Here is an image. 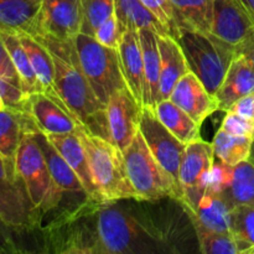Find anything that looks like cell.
Returning <instances> with one entry per match:
<instances>
[{"instance_id":"cell-1","label":"cell","mask_w":254,"mask_h":254,"mask_svg":"<svg viewBox=\"0 0 254 254\" xmlns=\"http://www.w3.org/2000/svg\"><path fill=\"white\" fill-rule=\"evenodd\" d=\"M35 36L46 45L52 55L56 89L67 109L88 133L109 140L106 106L97 98L82 71L74 39L62 41L47 35Z\"/></svg>"},{"instance_id":"cell-2","label":"cell","mask_w":254,"mask_h":254,"mask_svg":"<svg viewBox=\"0 0 254 254\" xmlns=\"http://www.w3.org/2000/svg\"><path fill=\"white\" fill-rule=\"evenodd\" d=\"M88 159L89 170L102 203L121 200H136L134 189L127 175L123 153L113 143L102 136L78 131Z\"/></svg>"},{"instance_id":"cell-3","label":"cell","mask_w":254,"mask_h":254,"mask_svg":"<svg viewBox=\"0 0 254 254\" xmlns=\"http://www.w3.org/2000/svg\"><path fill=\"white\" fill-rule=\"evenodd\" d=\"M101 203L96 212V231L99 251L106 254H133L161 252L160 238L139 222L134 216Z\"/></svg>"},{"instance_id":"cell-4","label":"cell","mask_w":254,"mask_h":254,"mask_svg":"<svg viewBox=\"0 0 254 254\" xmlns=\"http://www.w3.org/2000/svg\"><path fill=\"white\" fill-rule=\"evenodd\" d=\"M179 45L190 71L197 76L208 92L216 96L228 68L237 57V49L211 32L179 29Z\"/></svg>"},{"instance_id":"cell-5","label":"cell","mask_w":254,"mask_h":254,"mask_svg":"<svg viewBox=\"0 0 254 254\" xmlns=\"http://www.w3.org/2000/svg\"><path fill=\"white\" fill-rule=\"evenodd\" d=\"M15 170L41 226L44 218L59 208L67 192L55 185L44 154L31 131H25L22 135L15 158Z\"/></svg>"},{"instance_id":"cell-6","label":"cell","mask_w":254,"mask_h":254,"mask_svg":"<svg viewBox=\"0 0 254 254\" xmlns=\"http://www.w3.org/2000/svg\"><path fill=\"white\" fill-rule=\"evenodd\" d=\"M127 175L138 201H158L170 197L180 201L174 181L151 154L140 131L130 145L122 151Z\"/></svg>"},{"instance_id":"cell-7","label":"cell","mask_w":254,"mask_h":254,"mask_svg":"<svg viewBox=\"0 0 254 254\" xmlns=\"http://www.w3.org/2000/svg\"><path fill=\"white\" fill-rule=\"evenodd\" d=\"M79 64L97 98L103 106L117 91L128 88L119 60V52L99 44L94 37L79 32L74 37Z\"/></svg>"},{"instance_id":"cell-8","label":"cell","mask_w":254,"mask_h":254,"mask_svg":"<svg viewBox=\"0 0 254 254\" xmlns=\"http://www.w3.org/2000/svg\"><path fill=\"white\" fill-rule=\"evenodd\" d=\"M215 161L212 143L203 139L188 144L180 166V186L185 212H192L198 207L201 198L207 191L208 176Z\"/></svg>"},{"instance_id":"cell-9","label":"cell","mask_w":254,"mask_h":254,"mask_svg":"<svg viewBox=\"0 0 254 254\" xmlns=\"http://www.w3.org/2000/svg\"><path fill=\"white\" fill-rule=\"evenodd\" d=\"M139 131L148 144L154 158L163 166L164 170L174 181V185L180 195L179 203H181L183 202V191H181L179 174H180V166L184 153H185L186 144H184L175 135H173L159 121L156 114L148 108H143V112H141Z\"/></svg>"},{"instance_id":"cell-10","label":"cell","mask_w":254,"mask_h":254,"mask_svg":"<svg viewBox=\"0 0 254 254\" xmlns=\"http://www.w3.org/2000/svg\"><path fill=\"white\" fill-rule=\"evenodd\" d=\"M0 217L10 227L32 231L40 228V218L29 200L15 168L0 155Z\"/></svg>"},{"instance_id":"cell-11","label":"cell","mask_w":254,"mask_h":254,"mask_svg":"<svg viewBox=\"0 0 254 254\" xmlns=\"http://www.w3.org/2000/svg\"><path fill=\"white\" fill-rule=\"evenodd\" d=\"M143 107L128 88L117 91L106 104L109 141L122 151L126 150L139 131Z\"/></svg>"},{"instance_id":"cell-12","label":"cell","mask_w":254,"mask_h":254,"mask_svg":"<svg viewBox=\"0 0 254 254\" xmlns=\"http://www.w3.org/2000/svg\"><path fill=\"white\" fill-rule=\"evenodd\" d=\"M254 32V14L242 0H213L211 34L238 47Z\"/></svg>"},{"instance_id":"cell-13","label":"cell","mask_w":254,"mask_h":254,"mask_svg":"<svg viewBox=\"0 0 254 254\" xmlns=\"http://www.w3.org/2000/svg\"><path fill=\"white\" fill-rule=\"evenodd\" d=\"M81 26L82 0H42L35 35L69 41L81 32Z\"/></svg>"},{"instance_id":"cell-14","label":"cell","mask_w":254,"mask_h":254,"mask_svg":"<svg viewBox=\"0 0 254 254\" xmlns=\"http://www.w3.org/2000/svg\"><path fill=\"white\" fill-rule=\"evenodd\" d=\"M27 113L45 135L78 133L84 127L69 113L68 109L60 106L44 92L29 94Z\"/></svg>"},{"instance_id":"cell-15","label":"cell","mask_w":254,"mask_h":254,"mask_svg":"<svg viewBox=\"0 0 254 254\" xmlns=\"http://www.w3.org/2000/svg\"><path fill=\"white\" fill-rule=\"evenodd\" d=\"M169 99L200 126H202L207 117L218 111L216 97L206 89L202 82L191 71L176 83Z\"/></svg>"},{"instance_id":"cell-16","label":"cell","mask_w":254,"mask_h":254,"mask_svg":"<svg viewBox=\"0 0 254 254\" xmlns=\"http://www.w3.org/2000/svg\"><path fill=\"white\" fill-rule=\"evenodd\" d=\"M122 72L128 89L135 101L143 107L144 62L140 36L138 30H127L122 34L118 47Z\"/></svg>"},{"instance_id":"cell-17","label":"cell","mask_w":254,"mask_h":254,"mask_svg":"<svg viewBox=\"0 0 254 254\" xmlns=\"http://www.w3.org/2000/svg\"><path fill=\"white\" fill-rule=\"evenodd\" d=\"M159 51H160V88L159 102L170 98L174 87L190 72L186 57L178 40L170 35H158Z\"/></svg>"},{"instance_id":"cell-18","label":"cell","mask_w":254,"mask_h":254,"mask_svg":"<svg viewBox=\"0 0 254 254\" xmlns=\"http://www.w3.org/2000/svg\"><path fill=\"white\" fill-rule=\"evenodd\" d=\"M254 93V67L242 55H237L216 93L218 111L227 112L243 97Z\"/></svg>"},{"instance_id":"cell-19","label":"cell","mask_w":254,"mask_h":254,"mask_svg":"<svg viewBox=\"0 0 254 254\" xmlns=\"http://www.w3.org/2000/svg\"><path fill=\"white\" fill-rule=\"evenodd\" d=\"M49 140L55 145V148L60 151L64 160L73 169L76 175L81 180L87 195L94 202L102 203L97 191L94 181L92 179L91 170H89L88 159H87L86 150L82 144L78 133L61 134V135H47Z\"/></svg>"},{"instance_id":"cell-20","label":"cell","mask_w":254,"mask_h":254,"mask_svg":"<svg viewBox=\"0 0 254 254\" xmlns=\"http://www.w3.org/2000/svg\"><path fill=\"white\" fill-rule=\"evenodd\" d=\"M17 35H19V39L21 41L22 46L26 50V54L29 56L30 62H31L35 74H36L40 83H41L44 93H46L56 103H59L60 106L64 107L67 109V107L64 106V102L60 98L59 92L56 89L54 59H52V55L50 54L46 45L42 41H40L36 36L27 34V32H17Z\"/></svg>"},{"instance_id":"cell-21","label":"cell","mask_w":254,"mask_h":254,"mask_svg":"<svg viewBox=\"0 0 254 254\" xmlns=\"http://www.w3.org/2000/svg\"><path fill=\"white\" fill-rule=\"evenodd\" d=\"M144 62V102L143 108L154 112L159 103L160 88V51L158 34L151 30H139Z\"/></svg>"},{"instance_id":"cell-22","label":"cell","mask_w":254,"mask_h":254,"mask_svg":"<svg viewBox=\"0 0 254 254\" xmlns=\"http://www.w3.org/2000/svg\"><path fill=\"white\" fill-rule=\"evenodd\" d=\"M25 131H40L29 113L1 109L0 111V155L15 168V158Z\"/></svg>"},{"instance_id":"cell-23","label":"cell","mask_w":254,"mask_h":254,"mask_svg":"<svg viewBox=\"0 0 254 254\" xmlns=\"http://www.w3.org/2000/svg\"><path fill=\"white\" fill-rule=\"evenodd\" d=\"M41 2L42 0H0V30L35 35Z\"/></svg>"},{"instance_id":"cell-24","label":"cell","mask_w":254,"mask_h":254,"mask_svg":"<svg viewBox=\"0 0 254 254\" xmlns=\"http://www.w3.org/2000/svg\"><path fill=\"white\" fill-rule=\"evenodd\" d=\"M34 136L44 154L55 185L67 193H87L73 169L67 164L64 156L49 140L47 135L41 131H35Z\"/></svg>"},{"instance_id":"cell-25","label":"cell","mask_w":254,"mask_h":254,"mask_svg":"<svg viewBox=\"0 0 254 254\" xmlns=\"http://www.w3.org/2000/svg\"><path fill=\"white\" fill-rule=\"evenodd\" d=\"M114 14L122 32L148 29L163 36L170 35L163 22L141 0H114Z\"/></svg>"},{"instance_id":"cell-26","label":"cell","mask_w":254,"mask_h":254,"mask_svg":"<svg viewBox=\"0 0 254 254\" xmlns=\"http://www.w3.org/2000/svg\"><path fill=\"white\" fill-rule=\"evenodd\" d=\"M232 208L218 196L206 192L198 207L192 212H186L195 230L212 232H230Z\"/></svg>"},{"instance_id":"cell-27","label":"cell","mask_w":254,"mask_h":254,"mask_svg":"<svg viewBox=\"0 0 254 254\" xmlns=\"http://www.w3.org/2000/svg\"><path fill=\"white\" fill-rule=\"evenodd\" d=\"M154 113L164 127L186 145L202 139L200 135V124L196 123L186 112L170 99L159 102L154 109Z\"/></svg>"},{"instance_id":"cell-28","label":"cell","mask_w":254,"mask_h":254,"mask_svg":"<svg viewBox=\"0 0 254 254\" xmlns=\"http://www.w3.org/2000/svg\"><path fill=\"white\" fill-rule=\"evenodd\" d=\"M170 1L173 4L178 29L211 32L213 0H170Z\"/></svg>"},{"instance_id":"cell-29","label":"cell","mask_w":254,"mask_h":254,"mask_svg":"<svg viewBox=\"0 0 254 254\" xmlns=\"http://www.w3.org/2000/svg\"><path fill=\"white\" fill-rule=\"evenodd\" d=\"M218 197L231 208L237 206H254V165L245 160L233 165L232 179Z\"/></svg>"},{"instance_id":"cell-30","label":"cell","mask_w":254,"mask_h":254,"mask_svg":"<svg viewBox=\"0 0 254 254\" xmlns=\"http://www.w3.org/2000/svg\"><path fill=\"white\" fill-rule=\"evenodd\" d=\"M0 36H1L5 46H6L10 59H11L15 69L19 74L21 87L25 93L32 94L36 93V92H44L41 83H40L39 78L36 77L34 68H32L26 50L24 49L21 41H20L17 32L0 30Z\"/></svg>"},{"instance_id":"cell-31","label":"cell","mask_w":254,"mask_h":254,"mask_svg":"<svg viewBox=\"0 0 254 254\" xmlns=\"http://www.w3.org/2000/svg\"><path fill=\"white\" fill-rule=\"evenodd\" d=\"M253 138L232 135L223 129H218L213 138L212 146L215 158L228 165H237L241 161L248 160Z\"/></svg>"},{"instance_id":"cell-32","label":"cell","mask_w":254,"mask_h":254,"mask_svg":"<svg viewBox=\"0 0 254 254\" xmlns=\"http://www.w3.org/2000/svg\"><path fill=\"white\" fill-rule=\"evenodd\" d=\"M230 232L237 243L240 254H250L254 250V206L232 208Z\"/></svg>"},{"instance_id":"cell-33","label":"cell","mask_w":254,"mask_h":254,"mask_svg":"<svg viewBox=\"0 0 254 254\" xmlns=\"http://www.w3.org/2000/svg\"><path fill=\"white\" fill-rule=\"evenodd\" d=\"M114 14V0H82L81 32L94 36L99 25Z\"/></svg>"},{"instance_id":"cell-34","label":"cell","mask_w":254,"mask_h":254,"mask_svg":"<svg viewBox=\"0 0 254 254\" xmlns=\"http://www.w3.org/2000/svg\"><path fill=\"white\" fill-rule=\"evenodd\" d=\"M200 252L203 254H240L237 243L231 232H212L195 230Z\"/></svg>"},{"instance_id":"cell-35","label":"cell","mask_w":254,"mask_h":254,"mask_svg":"<svg viewBox=\"0 0 254 254\" xmlns=\"http://www.w3.org/2000/svg\"><path fill=\"white\" fill-rule=\"evenodd\" d=\"M0 96L6 109L27 113V97L24 89L17 84L11 83L4 78H0Z\"/></svg>"},{"instance_id":"cell-36","label":"cell","mask_w":254,"mask_h":254,"mask_svg":"<svg viewBox=\"0 0 254 254\" xmlns=\"http://www.w3.org/2000/svg\"><path fill=\"white\" fill-rule=\"evenodd\" d=\"M232 165H228V164L215 158L210 171V176H208L207 191L206 192L220 196L232 179Z\"/></svg>"},{"instance_id":"cell-37","label":"cell","mask_w":254,"mask_h":254,"mask_svg":"<svg viewBox=\"0 0 254 254\" xmlns=\"http://www.w3.org/2000/svg\"><path fill=\"white\" fill-rule=\"evenodd\" d=\"M122 34L123 32H122L121 26H119L116 14H113L106 21H103L99 25L98 29L94 32L93 37L103 46L118 50L119 44H121Z\"/></svg>"},{"instance_id":"cell-38","label":"cell","mask_w":254,"mask_h":254,"mask_svg":"<svg viewBox=\"0 0 254 254\" xmlns=\"http://www.w3.org/2000/svg\"><path fill=\"white\" fill-rule=\"evenodd\" d=\"M154 14L158 16L164 24V26L168 29L169 34L173 37H178V25L175 21V14H174L173 4L170 0H141Z\"/></svg>"},{"instance_id":"cell-39","label":"cell","mask_w":254,"mask_h":254,"mask_svg":"<svg viewBox=\"0 0 254 254\" xmlns=\"http://www.w3.org/2000/svg\"><path fill=\"white\" fill-rule=\"evenodd\" d=\"M221 129L232 135L250 136L254 139V121H250L233 112H226Z\"/></svg>"},{"instance_id":"cell-40","label":"cell","mask_w":254,"mask_h":254,"mask_svg":"<svg viewBox=\"0 0 254 254\" xmlns=\"http://www.w3.org/2000/svg\"><path fill=\"white\" fill-rule=\"evenodd\" d=\"M26 232L24 230L10 227L0 217V253H21L22 248L17 241L19 233Z\"/></svg>"},{"instance_id":"cell-41","label":"cell","mask_w":254,"mask_h":254,"mask_svg":"<svg viewBox=\"0 0 254 254\" xmlns=\"http://www.w3.org/2000/svg\"><path fill=\"white\" fill-rule=\"evenodd\" d=\"M0 78H4L6 81L11 82V83L21 87L20 77L17 74L16 69H15L11 59H10V55L7 52V49L5 46L4 41H2L1 36H0Z\"/></svg>"},{"instance_id":"cell-42","label":"cell","mask_w":254,"mask_h":254,"mask_svg":"<svg viewBox=\"0 0 254 254\" xmlns=\"http://www.w3.org/2000/svg\"><path fill=\"white\" fill-rule=\"evenodd\" d=\"M227 112H233V113L238 114L243 118L254 121V93H251L241 98Z\"/></svg>"},{"instance_id":"cell-43","label":"cell","mask_w":254,"mask_h":254,"mask_svg":"<svg viewBox=\"0 0 254 254\" xmlns=\"http://www.w3.org/2000/svg\"><path fill=\"white\" fill-rule=\"evenodd\" d=\"M237 54L242 55L254 67V32L237 49Z\"/></svg>"},{"instance_id":"cell-44","label":"cell","mask_w":254,"mask_h":254,"mask_svg":"<svg viewBox=\"0 0 254 254\" xmlns=\"http://www.w3.org/2000/svg\"><path fill=\"white\" fill-rule=\"evenodd\" d=\"M248 161H251V163L254 165V139L252 141V148H251V153H250V156H248Z\"/></svg>"},{"instance_id":"cell-45","label":"cell","mask_w":254,"mask_h":254,"mask_svg":"<svg viewBox=\"0 0 254 254\" xmlns=\"http://www.w3.org/2000/svg\"><path fill=\"white\" fill-rule=\"evenodd\" d=\"M243 1H245V4L250 7L251 11L254 14V0H243Z\"/></svg>"},{"instance_id":"cell-46","label":"cell","mask_w":254,"mask_h":254,"mask_svg":"<svg viewBox=\"0 0 254 254\" xmlns=\"http://www.w3.org/2000/svg\"><path fill=\"white\" fill-rule=\"evenodd\" d=\"M1 109H5V106H4V102H2L1 99V96H0V111H1Z\"/></svg>"},{"instance_id":"cell-47","label":"cell","mask_w":254,"mask_h":254,"mask_svg":"<svg viewBox=\"0 0 254 254\" xmlns=\"http://www.w3.org/2000/svg\"><path fill=\"white\" fill-rule=\"evenodd\" d=\"M250 254H254V250L251 251V253H250Z\"/></svg>"},{"instance_id":"cell-48","label":"cell","mask_w":254,"mask_h":254,"mask_svg":"<svg viewBox=\"0 0 254 254\" xmlns=\"http://www.w3.org/2000/svg\"><path fill=\"white\" fill-rule=\"evenodd\" d=\"M242 1H243V0H242ZM243 2H245V1H243Z\"/></svg>"}]
</instances>
